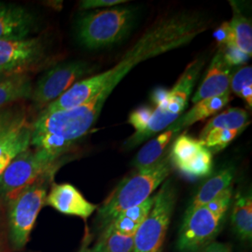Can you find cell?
<instances>
[{
    "label": "cell",
    "instance_id": "cell-7",
    "mask_svg": "<svg viewBox=\"0 0 252 252\" xmlns=\"http://www.w3.org/2000/svg\"><path fill=\"white\" fill-rule=\"evenodd\" d=\"M176 194L171 182L163 183L154 196L153 207L134 235V252H160L175 207Z\"/></svg>",
    "mask_w": 252,
    "mask_h": 252
},
{
    "label": "cell",
    "instance_id": "cell-29",
    "mask_svg": "<svg viewBox=\"0 0 252 252\" xmlns=\"http://www.w3.org/2000/svg\"><path fill=\"white\" fill-rule=\"evenodd\" d=\"M222 50L226 62L231 66L242 64L249 60V56L235 47H220Z\"/></svg>",
    "mask_w": 252,
    "mask_h": 252
},
{
    "label": "cell",
    "instance_id": "cell-2",
    "mask_svg": "<svg viewBox=\"0 0 252 252\" xmlns=\"http://www.w3.org/2000/svg\"><path fill=\"white\" fill-rule=\"evenodd\" d=\"M204 65L205 60L202 58L195 59L187 65L171 90H158L155 93L154 102L156 108L152 109L148 125L139 135L128 137L126 142L127 148L132 149L141 144L148 138L161 133L180 119L188 105L189 95Z\"/></svg>",
    "mask_w": 252,
    "mask_h": 252
},
{
    "label": "cell",
    "instance_id": "cell-26",
    "mask_svg": "<svg viewBox=\"0 0 252 252\" xmlns=\"http://www.w3.org/2000/svg\"><path fill=\"white\" fill-rule=\"evenodd\" d=\"M25 121L27 117L23 108L13 106L0 108V139Z\"/></svg>",
    "mask_w": 252,
    "mask_h": 252
},
{
    "label": "cell",
    "instance_id": "cell-4",
    "mask_svg": "<svg viewBox=\"0 0 252 252\" xmlns=\"http://www.w3.org/2000/svg\"><path fill=\"white\" fill-rule=\"evenodd\" d=\"M136 21L133 7H115L86 11L78 20L77 36L81 45L97 50L123 40Z\"/></svg>",
    "mask_w": 252,
    "mask_h": 252
},
{
    "label": "cell",
    "instance_id": "cell-36",
    "mask_svg": "<svg viewBox=\"0 0 252 252\" xmlns=\"http://www.w3.org/2000/svg\"><path fill=\"white\" fill-rule=\"evenodd\" d=\"M89 252V250L87 249V245H84L83 246V248L81 249V251L80 252Z\"/></svg>",
    "mask_w": 252,
    "mask_h": 252
},
{
    "label": "cell",
    "instance_id": "cell-10",
    "mask_svg": "<svg viewBox=\"0 0 252 252\" xmlns=\"http://www.w3.org/2000/svg\"><path fill=\"white\" fill-rule=\"evenodd\" d=\"M45 46L37 37L25 39H0V73L24 74L42 63Z\"/></svg>",
    "mask_w": 252,
    "mask_h": 252
},
{
    "label": "cell",
    "instance_id": "cell-23",
    "mask_svg": "<svg viewBox=\"0 0 252 252\" xmlns=\"http://www.w3.org/2000/svg\"><path fill=\"white\" fill-rule=\"evenodd\" d=\"M250 125L249 114L242 108H230L212 118L200 134H206L210 131L237 130L243 132Z\"/></svg>",
    "mask_w": 252,
    "mask_h": 252
},
{
    "label": "cell",
    "instance_id": "cell-27",
    "mask_svg": "<svg viewBox=\"0 0 252 252\" xmlns=\"http://www.w3.org/2000/svg\"><path fill=\"white\" fill-rule=\"evenodd\" d=\"M233 197V188L232 186L228 189L223 190L217 198L211 201L209 204H207L206 207L215 215V216L222 219L228 210V208L231 205Z\"/></svg>",
    "mask_w": 252,
    "mask_h": 252
},
{
    "label": "cell",
    "instance_id": "cell-1",
    "mask_svg": "<svg viewBox=\"0 0 252 252\" xmlns=\"http://www.w3.org/2000/svg\"><path fill=\"white\" fill-rule=\"evenodd\" d=\"M209 21L203 15L179 12L158 20L140 36L120 62L105 72L77 81L41 112L79 108L89 129L98 120L111 92L138 63L187 45L206 32Z\"/></svg>",
    "mask_w": 252,
    "mask_h": 252
},
{
    "label": "cell",
    "instance_id": "cell-21",
    "mask_svg": "<svg viewBox=\"0 0 252 252\" xmlns=\"http://www.w3.org/2000/svg\"><path fill=\"white\" fill-rule=\"evenodd\" d=\"M232 223L237 235L244 240L252 237V193H238L234 199Z\"/></svg>",
    "mask_w": 252,
    "mask_h": 252
},
{
    "label": "cell",
    "instance_id": "cell-18",
    "mask_svg": "<svg viewBox=\"0 0 252 252\" xmlns=\"http://www.w3.org/2000/svg\"><path fill=\"white\" fill-rule=\"evenodd\" d=\"M154 203V196L150 197L136 207H131L116 217L107 227L120 234L134 236L137 229L150 213Z\"/></svg>",
    "mask_w": 252,
    "mask_h": 252
},
{
    "label": "cell",
    "instance_id": "cell-34",
    "mask_svg": "<svg viewBox=\"0 0 252 252\" xmlns=\"http://www.w3.org/2000/svg\"><path fill=\"white\" fill-rule=\"evenodd\" d=\"M88 252H105V251H104L103 245H102L101 241H100L99 243L96 244V245Z\"/></svg>",
    "mask_w": 252,
    "mask_h": 252
},
{
    "label": "cell",
    "instance_id": "cell-12",
    "mask_svg": "<svg viewBox=\"0 0 252 252\" xmlns=\"http://www.w3.org/2000/svg\"><path fill=\"white\" fill-rule=\"evenodd\" d=\"M45 205L64 215L83 220H87L97 208L96 205L87 201L79 189L68 183L54 184L46 196Z\"/></svg>",
    "mask_w": 252,
    "mask_h": 252
},
{
    "label": "cell",
    "instance_id": "cell-32",
    "mask_svg": "<svg viewBox=\"0 0 252 252\" xmlns=\"http://www.w3.org/2000/svg\"><path fill=\"white\" fill-rule=\"evenodd\" d=\"M5 249V232L3 226V212L0 207V252H4Z\"/></svg>",
    "mask_w": 252,
    "mask_h": 252
},
{
    "label": "cell",
    "instance_id": "cell-28",
    "mask_svg": "<svg viewBox=\"0 0 252 252\" xmlns=\"http://www.w3.org/2000/svg\"><path fill=\"white\" fill-rule=\"evenodd\" d=\"M151 112L152 109L150 108H140L135 109L130 114L128 122L135 128V133L132 135H139L144 130L145 127L148 125Z\"/></svg>",
    "mask_w": 252,
    "mask_h": 252
},
{
    "label": "cell",
    "instance_id": "cell-11",
    "mask_svg": "<svg viewBox=\"0 0 252 252\" xmlns=\"http://www.w3.org/2000/svg\"><path fill=\"white\" fill-rule=\"evenodd\" d=\"M221 222L222 219L206 206L187 209L178 241L180 252H194L209 243L219 233Z\"/></svg>",
    "mask_w": 252,
    "mask_h": 252
},
{
    "label": "cell",
    "instance_id": "cell-22",
    "mask_svg": "<svg viewBox=\"0 0 252 252\" xmlns=\"http://www.w3.org/2000/svg\"><path fill=\"white\" fill-rule=\"evenodd\" d=\"M230 100L231 92L215 97L200 100L194 104V106L186 114L180 116L183 128L185 129L194 125L195 123L204 121L205 119L216 114L221 108L225 107Z\"/></svg>",
    "mask_w": 252,
    "mask_h": 252
},
{
    "label": "cell",
    "instance_id": "cell-30",
    "mask_svg": "<svg viewBox=\"0 0 252 252\" xmlns=\"http://www.w3.org/2000/svg\"><path fill=\"white\" fill-rule=\"evenodd\" d=\"M127 2V0H82L80 2V8L82 10H90L104 7H113Z\"/></svg>",
    "mask_w": 252,
    "mask_h": 252
},
{
    "label": "cell",
    "instance_id": "cell-35",
    "mask_svg": "<svg viewBox=\"0 0 252 252\" xmlns=\"http://www.w3.org/2000/svg\"><path fill=\"white\" fill-rule=\"evenodd\" d=\"M9 75H6V74H3V73H0V81L1 80H3V79H5V78H7V77H9ZM12 76V75H11Z\"/></svg>",
    "mask_w": 252,
    "mask_h": 252
},
{
    "label": "cell",
    "instance_id": "cell-8",
    "mask_svg": "<svg viewBox=\"0 0 252 252\" xmlns=\"http://www.w3.org/2000/svg\"><path fill=\"white\" fill-rule=\"evenodd\" d=\"M92 72V65L85 61L76 60L58 63L40 77L36 86L33 87L30 98L36 108L44 109L73 84Z\"/></svg>",
    "mask_w": 252,
    "mask_h": 252
},
{
    "label": "cell",
    "instance_id": "cell-20",
    "mask_svg": "<svg viewBox=\"0 0 252 252\" xmlns=\"http://www.w3.org/2000/svg\"><path fill=\"white\" fill-rule=\"evenodd\" d=\"M32 81L26 74L9 76L0 81V108L31 97Z\"/></svg>",
    "mask_w": 252,
    "mask_h": 252
},
{
    "label": "cell",
    "instance_id": "cell-9",
    "mask_svg": "<svg viewBox=\"0 0 252 252\" xmlns=\"http://www.w3.org/2000/svg\"><path fill=\"white\" fill-rule=\"evenodd\" d=\"M168 157L173 165L189 179H201L212 172V153L190 135H179L172 145Z\"/></svg>",
    "mask_w": 252,
    "mask_h": 252
},
{
    "label": "cell",
    "instance_id": "cell-16",
    "mask_svg": "<svg viewBox=\"0 0 252 252\" xmlns=\"http://www.w3.org/2000/svg\"><path fill=\"white\" fill-rule=\"evenodd\" d=\"M31 125L25 121L0 139V177L11 161L30 147Z\"/></svg>",
    "mask_w": 252,
    "mask_h": 252
},
{
    "label": "cell",
    "instance_id": "cell-6",
    "mask_svg": "<svg viewBox=\"0 0 252 252\" xmlns=\"http://www.w3.org/2000/svg\"><path fill=\"white\" fill-rule=\"evenodd\" d=\"M53 175L40 178L8 202L9 239L15 249H22L27 243L37 215L45 205L48 184Z\"/></svg>",
    "mask_w": 252,
    "mask_h": 252
},
{
    "label": "cell",
    "instance_id": "cell-19",
    "mask_svg": "<svg viewBox=\"0 0 252 252\" xmlns=\"http://www.w3.org/2000/svg\"><path fill=\"white\" fill-rule=\"evenodd\" d=\"M233 9V17L229 24L231 34V45L235 47L250 58L252 55V22L237 8L235 2H230Z\"/></svg>",
    "mask_w": 252,
    "mask_h": 252
},
{
    "label": "cell",
    "instance_id": "cell-14",
    "mask_svg": "<svg viewBox=\"0 0 252 252\" xmlns=\"http://www.w3.org/2000/svg\"><path fill=\"white\" fill-rule=\"evenodd\" d=\"M36 27V19L27 9L0 2V39H25Z\"/></svg>",
    "mask_w": 252,
    "mask_h": 252
},
{
    "label": "cell",
    "instance_id": "cell-15",
    "mask_svg": "<svg viewBox=\"0 0 252 252\" xmlns=\"http://www.w3.org/2000/svg\"><path fill=\"white\" fill-rule=\"evenodd\" d=\"M183 129L184 128L180 118L174 124H172L171 126L163 130L157 136L151 139L147 144H145L135 155L132 162L137 171L144 170L153 166V164H155L162 158L164 151L171 142L173 137Z\"/></svg>",
    "mask_w": 252,
    "mask_h": 252
},
{
    "label": "cell",
    "instance_id": "cell-25",
    "mask_svg": "<svg viewBox=\"0 0 252 252\" xmlns=\"http://www.w3.org/2000/svg\"><path fill=\"white\" fill-rule=\"evenodd\" d=\"M100 241L105 252H134L135 249L134 236L120 234L109 227Z\"/></svg>",
    "mask_w": 252,
    "mask_h": 252
},
{
    "label": "cell",
    "instance_id": "cell-33",
    "mask_svg": "<svg viewBox=\"0 0 252 252\" xmlns=\"http://www.w3.org/2000/svg\"><path fill=\"white\" fill-rule=\"evenodd\" d=\"M203 252H230L225 246L220 244H213L208 246Z\"/></svg>",
    "mask_w": 252,
    "mask_h": 252
},
{
    "label": "cell",
    "instance_id": "cell-24",
    "mask_svg": "<svg viewBox=\"0 0 252 252\" xmlns=\"http://www.w3.org/2000/svg\"><path fill=\"white\" fill-rule=\"evenodd\" d=\"M230 91L245 100L248 106L252 108V65H245L234 73L231 78Z\"/></svg>",
    "mask_w": 252,
    "mask_h": 252
},
{
    "label": "cell",
    "instance_id": "cell-5",
    "mask_svg": "<svg viewBox=\"0 0 252 252\" xmlns=\"http://www.w3.org/2000/svg\"><path fill=\"white\" fill-rule=\"evenodd\" d=\"M58 156L40 149H30L18 154L0 177V197L9 202L36 180L54 174Z\"/></svg>",
    "mask_w": 252,
    "mask_h": 252
},
{
    "label": "cell",
    "instance_id": "cell-31",
    "mask_svg": "<svg viewBox=\"0 0 252 252\" xmlns=\"http://www.w3.org/2000/svg\"><path fill=\"white\" fill-rule=\"evenodd\" d=\"M214 36L220 47H229L231 45V34L228 22L223 23L214 33Z\"/></svg>",
    "mask_w": 252,
    "mask_h": 252
},
{
    "label": "cell",
    "instance_id": "cell-13",
    "mask_svg": "<svg viewBox=\"0 0 252 252\" xmlns=\"http://www.w3.org/2000/svg\"><path fill=\"white\" fill-rule=\"evenodd\" d=\"M231 71L232 66L226 62L222 50L219 48L207 69L204 81L191 99L193 104L200 100L215 97L231 92Z\"/></svg>",
    "mask_w": 252,
    "mask_h": 252
},
{
    "label": "cell",
    "instance_id": "cell-17",
    "mask_svg": "<svg viewBox=\"0 0 252 252\" xmlns=\"http://www.w3.org/2000/svg\"><path fill=\"white\" fill-rule=\"evenodd\" d=\"M233 180L234 170L232 168H225L218 172L216 175L206 181L199 189L188 209L207 206V204L217 198L223 190L231 187Z\"/></svg>",
    "mask_w": 252,
    "mask_h": 252
},
{
    "label": "cell",
    "instance_id": "cell-3",
    "mask_svg": "<svg viewBox=\"0 0 252 252\" xmlns=\"http://www.w3.org/2000/svg\"><path fill=\"white\" fill-rule=\"evenodd\" d=\"M171 171L168 156H163L153 166L127 178L108 196L98 211L101 222L108 226L116 217L150 198Z\"/></svg>",
    "mask_w": 252,
    "mask_h": 252
}]
</instances>
